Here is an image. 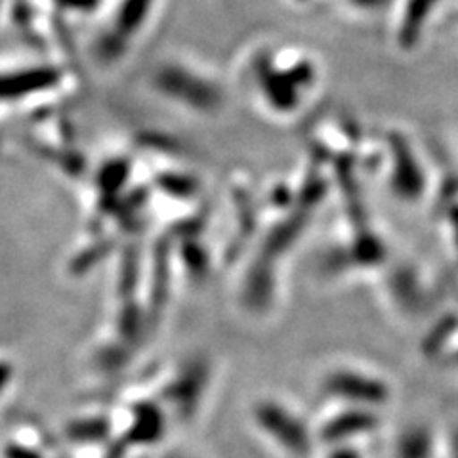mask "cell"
<instances>
[{
  "mask_svg": "<svg viewBox=\"0 0 458 458\" xmlns=\"http://www.w3.org/2000/svg\"><path fill=\"white\" fill-rule=\"evenodd\" d=\"M8 375H10V369H8V365L0 363V392H3V388H4L6 382H8Z\"/></svg>",
  "mask_w": 458,
  "mask_h": 458,
  "instance_id": "4",
  "label": "cell"
},
{
  "mask_svg": "<svg viewBox=\"0 0 458 458\" xmlns=\"http://www.w3.org/2000/svg\"><path fill=\"white\" fill-rule=\"evenodd\" d=\"M157 86L165 96L188 104L193 109H212V106L216 104V90L208 82L190 73L188 69L178 65L163 67L157 75Z\"/></svg>",
  "mask_w": 458,
  "mask_h": 458,
  "instance_id": "1",
  "label": "cell"
},
{
  "mask_svg": "<svg viewBox=\"0 0 458 458\" xmlns=\"http://www.w3.org/2000/svg\"><path fill=\"white\" fill-rule=\"evenodd\" d=\"M331 458H360L355 451H336Z\"/></svg>",
  "mask_w": 458,
  "mask_h": 458,
  "instance_id": "5",
  "label": "cell"
},
{
  "mask_svg": "<svg viewBox=\"0 0 458 458\" xmlns=\"http://www.w3.org/2000/svg\"><path fill=\"white\" fill-rule=\"evenodd\" d=\"M258 412H262L260 419L266 424V429H267L271 436L277 437L281 441L279 445L283 449H286V451L296 454V456H302L306 453V449H308V437H306L304 429H302V426H300L298 420H294L293 417L291 419L284 417L283 411L277 409V407L276 409L274 407L262 409V411H258Z\"/></svg>",
  "mask_w": 458,
  "mask_h": 458,
  "instance_id": "3",
  "label": "cell"
},
{
  "mask_svg": "<svg viewBox=\"0 0 458 458\" xmlns=\"http://www.w3.org/2000/svg\"><path fill=\"white\" fill-rule=\"evenodd\" d=\"M151 8V0H121L114 10L113 31L106 35V45H114L111 54H119L124 50L126 40L140 33L138 29L148 21V12Z\"/></svg>",
  "mask_w": 458,
  "mask_h": 458,
  "instance_id": "2",
  "label": "cell"
}]
</instances>
